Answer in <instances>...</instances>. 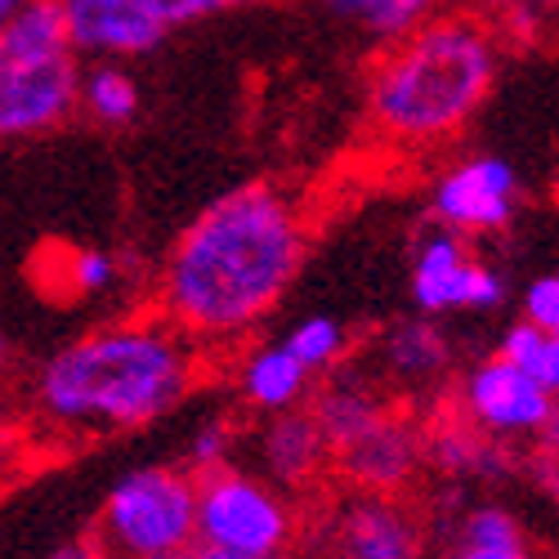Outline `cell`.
Listing matches in <instances>:
<instances>
[{
    "label": "cell",
    "mask_w": 559,
    "mask_h": 559,
    "mask_svg": "<svg viewBox=\"0 0 559 559\" xmlns=\"http://www.w3.org/2000/svg\"><path fill=\"white\" fill-rule=\"evenodd\" d=\"M81 108L99 126H126L139 112V85L112 63H95L81 81Z\"/></svg>",
    "instance_id": "21"
},
{
    "label": "cell",
    "mask_w": 559,
    "mask_h": 559,
    "mask_svg": "<svg viewBox=\"0 0 559 559\" xmlns=\"http://www.w3.org/2000/svg\"><path fill=\"white\" fill-rule=\"evenodd\" d=\"M251 461L264 479L277 488L300 492L318 484V475L328 471V461H336L328 435H322L313 407H292V412H273L264 416V426L251 435Z\"/></svg>",
    "instance_id": "13"
},
{
    "label": "cell",
    "mask_w": 559,
    "mask_h": 559,
    "mask_svg": "<svg viewBox=\"0 0 559 559\" xmlns=\"http://www.w3.org/2000/svg\"><path fill=\"white\" fill-rule=\"evenodd\" d=\"M524 318H533L542 332L559 336V273H546L524 292Z\"/></svg>",
    "instance_id": "27"
},
{
    "label": "cell",
    "mask_w": 559,
    "mask_h": 559,
    "mask_svg": "<svg viewBox=\"0 0 559 559\" xmlns=\"http://www.w3.org/2000/svg\"><path fill=\"white\" fill-rule=\"evenodd\" d=\"M448 559H537L520 520L510 515L506 506H471L461 515L452 542H448Z\"/></svg>",
    "instance_id": "16"
},
{
    "label": "cell",
    "mask_w": 559,
    "mask_h": 559,
    "mask_svg": "<svg viewBox=\"0 0 559 559\" xmlns=\"http://www.w3.org/2000/svg\"><path fill=\"white\" fill-rule=\"evenodd\" d=\"M183 559H251V555H238V550H219V546H193L189 555H183Z\"/></svg>",
    "instance_id": "30"
},
{
    "label": "cell",
    "mask_w": 559,
    "mask_h": 559,
    "mask_svg": "<svg viewBox=\"0 0 559 559\" xmlns=\"http://www.w3.org/2000/svg\"><path fill=\"white\" fill-rule=\"evenodd\" d=\"M55 50H72L59 0H27L23 10H14L0 23V63L55 55Z\"/></svg>",
    "instance_id": "19"
},
{
    "label": "cell",
    "mask_w": 559,
    "mask_h": 559,
    "mask_svg": "<svg viewBox=\"0 0 559 559\" xmlns=\"http://www.w3.org/2000/svg\"><path fill=\"white\" fill-rule=\"evenodd\" d=\"M287 345L300 354L305 367H313L318 377H328L332 367H341V358L349 349V332H345V322H336L328 313H309L287 332Z\"/></svg>",
    "instance_id": "23"
},
{
    "label": "cell",
    "mask_w": 559,
    "mask_h": 559,
    "mask_svg": "<svg viewBox=\"0 0 559 559\" xmlns=\"http://www.w3.org/2000/svg\"><path fill=\"white\" fill-rule=\"evenodd\" d=\"M381 358H385L394 381L430 385L448 371L452 349H448L443 332L435 328V322H426V313H421L416 322H399V328H390V336L381 341Z\"/></svg>",
    "instance_id": "17"
},
{
    "label": "cell",
    "mask_w": 559,
    "mask_h": 559,
    "mask_svg": "<svg viewBox=\"0 0 559 559\" xmlns=\"http://www.w3.org/2000/svg\"><path fill=\"white\" fill-rule=\"evenodd\" d=\"M157 10V19L166 27H189V23H202L219 10H238V5H255V0H148Z\"/></svg>",
    "instance_id": "26"
},
{
    "label": "cell",
    "mask_w": 559,
    "mask_h": 559,
    "mask_svg": "<svg viewBox=\"0 0 559 559\" xmlns=\"http://www.w3.org/2000/svg\"><path fill=\"white\" fill-rule=\"evenodd\" d=\"M542 381L550 385V394L559 399V336L546 341V358H542Z\"/></svg>",
    "instance_id": "29"
},
{
    "label": "cell",
    "mask_w": 559,
    "mask_h": 559,
    "mask_svg": "<svg viewBox=\"0 0 559 559\" xmlns=\"http://www.w3.org/2000/svg\"><path fill=\"white\" fill-rule=\"evenodd\" d=\"M328 559H421V520L399 492H354L322 537Z\"/></svg>",
    "instance_id": "9"
},
{
    "label": "cell",
    "mask_w": 559,
    "mask_h": 559,
    "mask_svg": "<svg viewBox=\"0 0 559 559\" xmlns=\"http://www.w3.org/2000/svg\"><path fill=\"white\" fill-rule=\"evenodd\" d=\"M497 36L475 14H439L371 63L362 108L390 148H439L465 130L497 81Z\"/></svg>",
    "instance_id": "3"
},
{
    "label": "cell",
    "mask_w": 559,
    "mask_h": 559,
    "mask_svg": "<svg viewBox=\"0 0 559 559\" xmlns=\"http://www.w3.org/2000/svg\"><path fill=\"white\" fill-rule=\"evenodd\" d=\"M59 5L72 50L90 59L148 55L170 32L148 0H59Z\"/></svg>",
    "instance_id": "11"
},
{
    "label": "cell",
    "mask_w": 559,
    "mask_h": 559,
    "mask_svg": "<svg viewBox=\"0 0 559 559\" xmlns=\"http://www.w3.org/2000/svg\"><path fill=\"white\" fill-rule=\"evenodd\" d=\"M287 559H292V555H287Z\"/></svg>",
    "instance_id": "35"
},
{
    "label": "cell",
    "mask_w": 559,
    "mask_h": 559,
    "mask_svg": "<svg viewBox=\"0 0 559 559\" xmlns=\"http://www.w3.org/2000/svg\"><path fill=\"white\" fill-rule=\"evenodd\" d=\"M555 193H559V183H555Z\"/></svg>",
    "instance_id": "34"
},
{
    "label": "cell",
    "mask_w": 559,
    "mask_h": 559,
    "mask_svg": "<svg viewBox=\"0 0 559 559\" xmlns=\"http://www.w3.org/2000/svg\"><path fill=\"white\" fill-rule=\"evenodd\" d=\"M465 233L435 228L412 251V300L426 318L439 313H492L506 300V277L465 251Z\"/></svg>",
    "instance_id": "7"
},
{
    "label": "cell",
    "mask_w": 559,
    "mask_h": 559,
    "mask_svg": "<svg viewBox=\"0 0 559 559\" xmlns=\"http://www.w3.org/2000/svg\"><path fill=\"white\" fill-rule=\"evenodd\" d=\"M390 412L394 407H385L377 385L367 377H358V371H328V385L313 394V416H318V426L328 435L336 456L345 448H354L377 421H385Z\"/></svg>",
    "instance_id": "15"
},
{
    "label": "cell",
    "mask_w": 559,
    "mask_h": 559,
    "mask_svg": "<svg viewBox=\"0 0 559 559\" xmlns=\"http://www.w3.org/2000/svg\"><path fill=\"white\" fill-rule=\"evenodd\" d=\"M202 341L166 313L104 322L32 371L27 426L55 448L144 430L202 385Z\"/></svg>",
    "instance_id": "2"
},
{
    "label": "cell",
    "mask_w": 559,
    "mask_h": 559,
    "mask_svg": "<svg viewBox=\"0 0 559 559\" xmlns=\"http://www.w3.org/2000/svg\"><path fill=\"white\" fill-rule=\"evenodd\" d=\"M233 443H238V430H233L228 416H206V421L193 430V439H189V461H193V471L206 475V471H215V465H228Z\"/></svg>",
    "instance_id": "24"
},
{
    "label": "cell",
    "mask_w": 559,
    "mask_h": 559,
    "mask_svg": "<svg viewBox=\"0 0 559 559\" xmlns=\"http://www.w3.org/2000/svg\"><path fill=\"white\" fill-rule=\"evenodd\" d=\"M542 475H546V484L559 492V412H555L550 430L542 435Z\"/></svg>",
    "instance_id": "28"
},
{
    "label": "cell",
    "mask_w": 559,
    "mask_h": 559,
    "mask_svg": "<svg viewBox=\"0 0 559 559\" xmlns=\"http://www.w3.org/2000/svg\"><path fill=\"white\" fill-rule=\"evenodd\" d=\"M546 341H550V332H542L533 318H520V322H510V328L501 332V345H497V354H506V358H515V362H524V367H533L537 377H542V358H546Z\"/></svg>",
    "instance_id": "25"
},
{
    "label": "cell",
    "mask_w": 559,
    "mask_h": 559,
    "mask_svg": "<svg viewBox=\"0 0 559 559\" xmlns=\"http://www.w3.org/2000/svg\"><path fill=\"white\" fill-rule=\"evenodd\" d=\"M328 14H336L341 23L362 27L377 40H403L407 32L426 27L430 19H439L448 10V0H318Z\"/></svg>",
    "instance_id": "18"
},
{
    "label": "cell",
    "mask_w": 559,
    "mask_h": 559,
    "mask_svg": "<svg viewBox=\"0 0 559 559\" xmlns=\"http://www.w3.org/2000/svg\"><path fill=\"white\" fill-rule=\"evenodd\" d=\"M309 255V215L283 183H242L175 238L157 313L202 345H233L277 309Z\"/></svg>",
    "instance_id": "1"
},
{
    "label": "cell",
    "mask_w": 559,
    "mask_h": 559,
    "mask_svg": "<svg viewBox=\"0 0 559 559\" xmlns=\"http://www.w3.org/2000/svg\"><path fill=\"white\" fill-rule=\"evenodd\" d=\"M81 81L85 72L76 68V50L0 63V130L5 139L59 130L81 108Z\"/></svg>",
    "instance_id": "8"
},
{
    "label": "cell",
    "mask_w": 559,
    "mask_h": 559,
    "mask_svg": "<svg viewBox=\"0 0 559 559\" xmlns=\"http://www.w3.org/2000/svg\"><path fill=\"white\" fill-rule=\"evenodd\" d=\"M27 5V0H0V19H10L14 10H23Z\"/></svg>",
    "instance_id": "31"
},
{
    "label": "cell",
    "mask_w": 559,
    "mask_h": 559,
    "mask_svg": "<svg viewBox=\"0 0 559 559\" xmlns=\"http://www.w3.org/2000/svg\"><path fill=\"white\" fill-rule=\"evenodd\" d=\"M300 537V510L287 488L255 465H215L198 475V542L251 559H287Z\"/></svg>",
    "instance_id": "5"
},
{
    "label": "cell",
    "mask_w": 559,
    "mask_h": 559,
    "mask_svg": "<svg viewBox=\"0 0 559 559\" xmlns=\"http://www.w3.org/2000/svg\"><path fill=\"white\" fill-rule=\"evenodd\" d=\"M430 206L456 233H501L520 206V175L506 157H465L435 179Z\"/></svg>",
    "instance_id": "10"
},
{
    "label": "cell",
    "mask_w": 559,
    "mask_h": 559,
    "mask_svg": "<svg viewBox=\"0 0 559 559\" xmlns=\"http://www.w3.org/2000/svg\"><path fill=\"white\" fill-rule=\"evenodd\" d=\"M95 542L112 559L189 555L198 546V475L179 465H144L126 475L99 510Z\"/></svg>",
    "instance_id": "4"
},
{
    "label": "cell",
    "mask_w": 559,
    "mask_h": 559,
    "mask_svg": "<svg viewBox=\"0 0 559 559\" xmlns=\"http://www.w3.org/2000/svg\"><path fill=\"white\" fill-rule=\"evenodd\" d=\"M501 439L484 435L479 426H471L461 416V421H448L430 435V461L439 465L443 475H456V479H475V475H497L506 456H501Z\"/></svg>",
    "instance_id": "20"
},
{
    "label": "cell",
    "mask_w": 559,
    "mask_h": 559,
    "mask_svg": "<svg viewBox=\"0 0 559 559\" xmlns=\"http://www.w3.org/2000/svg\"><path fill=\"white\" fill-rule=\"evenodd\" d=\"M157 559H183V555H157Z\"/></svg>",
    "instance_id": "33"
},
{
    "label": "cell",
    "mask_w": 559,
    "mask_h": 559,
    "mask_svg": "<svg viewBox=\"0 0 559 559\" xmlns=\"http://www.w3.org/2000/svg\"><path fill=\"white\" fill-rule=\"evenodd\" d=\"M55 283L50 292L55 296H104L117 287V260L108 251H95V247H68V251H55Z\"/></svg>",
    "instance_id": "22"
},
{
    "label": "cell",
    "mask_w": 559,
    "mask_h": 559,
    "mask_svg": "<svg viewBox=\"0 0 559 559\" xmlns=\"http://www.w3.org/2000/svg\"><path fill=\"white\" fill-rule=\"evenodd\" d=\"M456 407L465 421L479 426L484 435L515 443V439H542L550 430L559 399L550 394V385L533 367L506 358V354H492L465 371Z\"/></svg>",
    "instance_id": "6"
},
{
    "label": "cell",
    "mask_w": 559,
    "mask_h": 559,
    "mask_svg": "<svg viewBox=\"0 0 559 559\" xmlns=\"http://www.w3.org/2000/svg\"><path fill=\"white\" fill-rule=\"evenodd\" d=\"M533 5H542V10H559V0H533Z\"/></svg>",
    "instance_id": "32"
},
{
    "label": "cell",
    "mask_w": 559,
    "mask_h": 559,
    "mask_svg": "<svg viewBox=\"0 0 559 559\" xmlns=\"http://www.w3.org/2000/svg\"><path fill=\"white\" fill-rule=\"evenodd\" d=\"M318 371L300 362V354L277 341V345H255L242 362H238V394L251 412L273 416V412H292L300 407V399L309 394Z\"/></svg>",
    "instance_id": "14"
},
{
    "label": "cell",
    "mask_w": 559,
    "mask_h": 559,
    "mask_svg": "<svg viewBox=\"0 0 559 559\" xmlns=\"http://www.w3.org/2000/svg\"><path fill=\"white\" fill-rule=\"evenodd\" d=\"M426 456H430V439L421 435V426L403 412H390L385 421L371 426L354 448H345L336 456V465L362 492H403L421 475Z\"/></svg>",
    "instance_id": "12"
}]
</instances>
